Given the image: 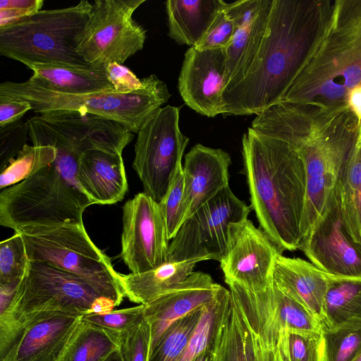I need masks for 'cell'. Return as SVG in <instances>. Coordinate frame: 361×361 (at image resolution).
<instances>
[{"label":"cell","instance_id":"obj_1","mask_svg":"<svg viewBox=\"0 0 361 361\" xmlns=\"http://www.w3.org/2000/svg\"><path fill=\"white\" fill-rule=\"evenodd\" d=\"M335 0H273L267 30L245 77L223 93L224 115L259 114L282 102L321 45Z\"/></svg>","mask_w":361,"mask_h":361},{"label":"cell","instance_id":"obj_2","mask_svg":"<svg viewBox=\"0 0 361 361\" xmlns=\"http://www.w3.org/2000/svg\"><path fill=\"white\" fill-rule=\"evenodd\" d=\"M360 122L348 106L323 109L285 102L265 109L252 122L255 130L293 146L303 161L306 195L302 240L334 194L357 142Z\"/></svg>","mask_w":361,"mask_h":361},{"label":"cell","instance_id":"obj_3","mask_svg":"<svg viewBox=\"0 0 361 361\" xmlns=\"http://www.w3.org/2000/svg\"><path fill=\"white\" fill-rule=\"evenodd\" d=\"M242 155L259 228L281 253L300 249L306 173L297 149L249 128L242 138Z\"/></svg>","mask_w":361,"mask_h":361},{"label":"cell","instance_id":"obj_4","mask_svg":"<svg viewBox=\"0 0 361 361\" xmlns=\"http://www.w3.org/2000/svg\"><path fill=\"white\" fill-rule=\"evenodd\" d=\"M46 145L56 149L54 161L0 192V224L20 234L83 224L82 214L92 204L76 177L80 157L87 149L59 140Z\"/></svg>","mask_w":361,"mask_h":361},{"label":"cell","instance_id":"obj_5","mask_svg":"<svg viewBox=\"0 0 361 361\" xmlns=\"http://www.w3.org/2000/svg\"><path fill=\"white\" fill-rule=\"evenodd\" d=\"M360 85L361 0H335L321 45L282 102L341 109L348 106L349 94Z\"/></svg>","mask_w":361,"mask_h":361},{"label":"cell","instance_id":"obj_6","mask_svg":"<svg viewBox=\"0 0 361 361\" xmlns=\"http://www.w3.org/2000/svg\"><path fill=\"white\" fill-rule=\"evenodd\" d=\"M139 90L120 93L114 89L85 94L59 92L40 84L32 77L24 82L0 84V101L23 100L37 114L75 111L116 121L137 133L170 97L166 85L152 74Z\"/></svg>","mask_w":361,"mask_h":361},{"label":"cell","instance_id":"obj_7","mask_svg":"<svg viewBox=\"0 0 361 361\" xmlns=\"http://www.w3.org/2000/svg\"><path fill=\"white\" fill-rule=\"evenodd\" d=\"M92 3L80 1L68 7L41 10L0 27V54L25 65L50 63L90 66L78 54L76 37L85 27Z\"/></svg>","mask_w":361,"mask_h":361},{"label":"cell","instance_id":"obj_8","mask_svg":"<svg viewBox=\"0 0 361 361\" xmlns=\"http://www.w3.org/2000/svg\"><path fill=\"white\" fill-rule=\"evenodd\" d=\"M100 295L78 276L46 262L29 261L8 307L0 312V348L15 342L21 324L43 313L87 314Z\"/></svg>","mask_w":361,"mask_h":361},{"label":"cell","instance_id":"obj_9","mask_svg":"<svg viewBox=\"0 0 361 361\" xmlns=\"http://www.w3.org/2000/svg\"><path fill=\"white\" fill-rule=\"evenodd\" d=\"M29 261L46 262L85 281L118 306L125 294L118 273L89 237L84 224H68L21 234Z\"/></svg>","mask_w":361,"mask_h":361},{"label":"cell","instance_id":"obj_10","mask_svg":"<svg viewBox=\"0 0 361 361\" xmlns=\"http://www.w3.org/2000/svg\"><path fill=\"white\" fill-rule=\"evenodd\" d=\"M145 0H96L76 37V50L92 67L123 64L142 49L147 31L133 15Z\"/></svg>","mask_w":361,"mask_h":361},{"label":"cell","instance_id":"obj_11","mask_svg":"<svg viewBox=\"0 0 361 361\" xmlns=\"http://www.w3.org/2000/svg\"><path fill=\"white\" fill-rule=\"evenodd\" d=\"M180 107L160 108L137 133L133 167L142 182L144 192L160 202L182 166L190 139L179 128Z\"/></svg>","mask_w":361,"mask_h":361},{"label":"cell","instance_id":"obj_12","mask_svg":"<svg viewBox=\"0 0 361 361\" xmlns=\"http://www.w3.org/2000/svg\"><path fill=\"white\" fill-rule=\"evenodd\" d=\"M251 210L230 187L224 189L185 221L169 243L168 261L220 262L226 252L229 225L247 219Z\"/></svg>","mask_w":361,"mask_h":361},{"label":"cell","instance_id":"obj_13","mask_svg":"<svg viewBox=\"0 0 361 361\" xmlns=\"http://www.w3.org/2000/svg\"><path fill=\"white\" fill-rule=\"evenodd\" d=\"M232 298L245 324L267 342L276 344L286 333L320 334L322 324L302 305L272 282L264 290L250 291L228 284Z\"/></svg>","mask_w":361,"mask_h":361},{"label":"cell","instance_id":"obj_14","mask_svg":"<svg viewBox=\"0 0 361 361\" xmlns=\"http://www.w3.org/2000/svg\"><path fill=\"white\" fill-rule=\"evenodd\" d=\"M121 257L132 274L153 269L168 261L169 239L159 202L144 192L123 207Z\"/></svg>","mask_w":361,"mask_h":361},{"label":"cell","instance_id":"obj_15","mask_svg":"<svg viewBox=\"0 0 361 361\" xmlns=\"http://www.w3.org/2000/svg\"><path fill=\"white\" fill-rule=\"evenodd\" d=\"M279 254L276 245L247 218L231 224L226 252L219 262L226 283L254 292L265 290L272 282Z\"/></svg>","mask_w":361,"mask_h":361},{"label":"cell","instance_id":"obj_16","mask_svg":"<svg viewBox=\"0 0 361 361\" xmlns=\"http://www.w3.org/2000/svg\"><path fill=\"white\" fill-rule=\"evenodd\" d=\"M299 250L327 274L361 278V245L353 240L345 226L336 190L324 214L303 238Z\"/></svg>","mask_w":361,"mask_h":361},{"label":"cell","instance_id":"obj_17","mask_svg":"<svg viewBox=\"0 0 361 361\" xmlns=\"http://www.w3.org/2000/svg\"><path fill=\"white\" fill-rule=\"evenodd\" d=\"M226 87L224 49L185 53L178 88L185 104L207 117L224 114L223 93Z\"/></svg>","mask_w":361,"mask_h":361},{"label":"cell","instance_id":"obj_18","mask_svg":"<svg viewBox=\"0 0 361 361\" xmlns=\"http://www.w3.org/2000/svg\"><path fill=\"white\" fill-rule=\"evenodd\" d=\"M81 318L60 312L30 317L21 324L15 345L0 361H61Z\"/></svg>","mask_w":361,"mask_h":361},{"label":"cell","instance_id":"obj_19","mask_svg":"<svg viewBox=\"0 0 361 361\" xmlns=\"http://www.w3.org/2000/svg\"><path fill=\"white\" fill-rule=\"evenodd\" d=\"M223 288L209 274L193 271L185 281L144 305L143 316L151 331L149 356L164 332L175 322L214 302Z\"/></svg>","mask_w":361,"mask_h":361},{"label":"cell","instance_id":"obj_20","mask_svg":"<svg viewBox=\"0 0 361 361\" xmlns=\"http://www.w3.org/2000/svg\"><path fill=\"white\" fill-rule=\"evenodd\" d=\"M231 164L228 153L202 144L194 145L185 155V220L229 187Z\"/></svg>","mask_w":361,"mask_h":361},{"label":"cell","instance_id":"obj_21","mask_svg":"<svg viewBox=\"0 0 361 361\" xmlns=\"http://www.w3.org/2000/svg\"><path fill=\"white\" fill-rule=\"evenodd\" d=\"M78 183L93 204L121 201L128 191L122 154L99 149L85 151L80 157Z\"/></svg>","mask_w":361,"mask_h":361},{"label":"cell","instance_id":"obj_22","mask_svg":"<svg viewBox=\"0 0 361 361\" xmlns=\"http://www.w3.org/2000/svg\"><path fill=\"white\" fill-rule=\"evenodd\" d=\"M275 286L305 307L322 325L328 275L300 258L276 256L272 273Z\"/></svg>","mask_w":361,"mask_h":361},{"label":"cell","instance_id":"obj_23","mask_svg":"<svg viewBox=\"0 0 361 361\" xmlns=\"http://www.w3.org/2000/svg\"><path fill=\"white\" fill-rule=\"evenodd\" d=\"M204 261L192 259L167 261L153 269L140 274L118 273L125 297L136 304L146 305L188 279L196 264Z\"/></svg>","mask_w":361,"mask_h":361},{"label":"cell","instance_id":"obj_24","mask_svg":"<svg viewBox=\"0 0 361 361\" xmlns=\"http://www.w3.org/2000/svg\"><path fill=\"white\" fill-rule=\"evenodd\" d=\"M223 0H168V35L179 44L195 47L204 36Z\"/></svg>","mask_w":361,"mask_h":361},{"label":"cell","instance_id":"obj_25","mask_svg":"<svg viewBox=\"0 0 361 361\" xmlns=\"http://www.w3.org/2000/svg\"><path fill=\"white\" fill-rule=\"evenodd\" d=\"M272 3L267 0L255 19L235 27L233 39L224 49L226 88L242 80L251 66L265 35Z\"/></svg>","mask_w":361,"mask_h":361},{"label":"cell","instance_id":"obj_26","mask_svg":"<svg viewBox=\"0 0 361 361\" xmlns=\"http://www.w3.org/2000/svg\"><path fill=\"white\" fill-rule=\"evenodd\" d=\"M31 76L44 86L62 92L85 94L114 89L105 67L78 68L50 63H31Z\"/></svg>","mask_w":361,"mask_h":361},{"label":"cell","instance_id":"obj_27","mask_svg":"<svg viewBox=\"0 0 361 361\" xmlns=\"http://www.w3.org/2000/svg\"><path fill=\"white\" fill-rule=\"evenodd\" d=\"M327 275L322 326L361 328V278Z\"/></svg>","mask_w":361,"mask_h":361},{"label":"cell","instance_id":"obj_28","mask_svg":"<svg viewBox=\"0 0 361 361\" xmlns=\"http://www.w3.org/2000/svg\"><path fill=\"white\" fill-rule=\"evenodd\" d=\"M345 226L361 245V122L355 146L343 168L336 188Z\"/></svg>","mask_w":361,"mask_h":361},{"label":"cell","instance_id":"obj_29","mask_svg":"<svg viewBox=\"0 0 361 361\" xmlns=\"http://www.w3.org/2000/svg\"><path fill=\"white\" fill-rule=\"evenodd\" d=\"M120 343L116 334L82 319L61 361H103Z\"/></svg>","mask_w":361,"mask_h":361},{"label":"cell","instance_id":"obj_30","mask_svg":"<svg viewBox=\"0 0 361 361\" xmlns=\"http://www.w3.org/2000/svg\"><path fill=\"white\" fill-rule=\"evenodd\" d=\"M56 149L49 145H26L16 158L1 170L0 189L16 185L52 163Z\"/></svg>","mask_w":361,"mask_h":361},{"label":"cell","instance_id":"obj_31","mask_svg":"<svg viewBox=\"0 0 361 361\" xmlns=\"http://www.w3.org/2000/svg\"><path fill=\"white\" fill-rule=\"evenodd\" d=\"M202 308L175 322L161 337L148 361H178L201 318Z\"/></svg>","mask_w":361,"mask_h":361},{"label":"cell","instance_id":"obj_32","mask_svg":"<svg viewBox=\"0 0 361 361\" xmlns=\"http://www.w3.org/2000/svg\"><path fill=\"white\" fill-rule=\"evenodd\" d=\"M324 361H354L361 353V328L322 326Z\"/></svg>","mask_w":361,"mask_h":361},{"label":"cell","instance_id":"obj_33","mask_svg":"<svg viewBox=\"0 0 361 361\" xmlns=\"http://www.w3.org/2000/svg\"><path fill=\"white\" fill-rule=\"evenodd\" d=\"M28 264L23 236L15 232L0 243V285L20 283Z\"/></svg>","mask_w":361,"mask_h":361},{"label":"cell","instance_id":"obj_34","mask_svg":"<svg viewBox=\"0 0 361 361\" xmlns=\"http://www.w3.org/2000/svg\"><path fill=\"white\" fill-rule=\"evenodd\" d=\"M159 204L170 240L176 235L185 221V178L183 165L176 171L166 194Z\"/></svg>","mask_w":361,"mask_h":361},{"label":"cell","instance_id":"obj_35","mask_svg":"<svg viewBox=\"0 0 361 361\" xmlns=\"http://www.w3.org/2000/svg\"><path fill=\"white\" fill-rule=\"evenodd\" d=\"M145 305L112 310L103 314H85L82 319L116 334L121 338L133 330L143 319Z\"/></svg>","mask_w":361,"mask_h":361},{"label":"cell","instance_id":"obj_36","mask_svg":"<svg viewBox=\"0 0 361 361\" xmlns=\"http://www.w3.org/2000/svg\"><path fill=\"white\" fill-rule=\"evenodd\" d=\"M219 296L214 302L203 307L201 318L178 361H193L209 347Z\"/></svg>","mask_w":361,"mask_h":361},{"label":"cell","instance_id":"obj_37","mask_svg":"<svg viewBox=\"0 0 361 361\" xmlns=\"http://www.w3.org/2000/svg\"><path fill=\"white\" fill-rule=\"evenodd\" d=\"M286 350L288 361H324V341L322 334L288 333Z\"/></svg>","mask_w":361,"mask_h":361},{"label":"cell","instance_id":"obj_38","mask_svg":"<svg viewBox=\"0 0 361 361\" xmlns=\"http://www.w3.org/2000/svg\"><path fill=\"white\" fill-rule=\"evenodd\" d=\"M235 31L234 23L225 11L223 4L222 8L195 47L200 50L226 49L231 43Z\"/></svg>","mask_w":361,"mask_h":361},{"label":"cell","instance_id":"obj_39","mask_svg":"<svg viewBox=\"0 0 361 361\" xmlns=\"http://www.w3.org/2000/svg\"><path fill=\"white\" fill-rule=\"evenodd\" d=\"M151 331L147 322L142 321L121 338L120 349L124 361H148Z\"/></svg>","mask_w":361,"mask_h":361},{"label":"cell","instance_id":"obj_40","mask_svg":"<svg viewBox=\"0 0 361 361\" xmlns=\"http://www.w3.org/2000/svg\"><path fill=\"white\" fill-rule=\"evenodd\" d=\"M29 135L28 126L21 120L0 128V169L8 165L10 161L27 145Z\"/></svg>","mask_w":361,"mask_h":361},{"label":"cell","instance_id":"obj_41","mask_svg":"<svg viewBox=\"0 0 361 361\" xmlns=\"http://www.w3.org/2000/svg\"><path fill=\"white\" fill-rule=\"evenodd\" d=\"M43 4L42 0H1L0 27L38 13Z\"/></svg>","mask_w":361,"mask_h":361},{"label":"cell","instance_id":"obj_42","mask_svg":"<svg viewBox=\"0 0 361 361\" xmlns=\"http://www.w3.org/2000/svg\"><path fill=\"white\" fill-rule=\"evenodd\" d=\"M108 80L114 90L120 93H129L145 87V80L138 78L126 66L113 62L105 66Z\"/></svg>","mask_w":361,"mask_h":361},{"label":"cell","instance_id":"obj_43","mask_svg":"<svg viewBox=\"0 0 361 361\" xmlns=\"http://www.w3.org/2000/svg\"><path fill=\"white\" fill-rule=\"evenodd\" d=\"M243 322L248 361H275V345L268 343L244 321Z\"/></svg>","mask_w":361,"mask_h":361},{"label":"cell","instance_id":"obj_44","mask_svg":"<svg viewBox=\"0 0 361 361\" xmlns=\"http://www.w3.org/2000/svg\"><path fill=\"white\" fill-rule=\"evenodd\" d=\"M30 110L31 104L23 100L0 101V128L20 121Z\"/></svg>","mask_w":361,"mask_h":361},{"label":"cell","instance_id":"obj_45","mask_svg":"<svg viewBox=\"0 0 361 361\" xmlns=\"http://www.w3.org/2000/svg\"><path fill=\"white\" fill-rule=\"evenodd\" d=\"M114 307L116 303L114 300L104 296H99L94 300L87 314H106L114 310Z\"/></svg>","mask_w":361,"mask_h":361},{"label":"cell","instance_id":"obj_46","mask_svg":"<svg viewBox=\"0 0 361 361\" xmlns=\"http://www.w3.org/2000/svg\"><path fill=\"white\" fill-rule=\"evenodd\" d=\"M275 361H288L283 341H279L274 346Z\"/></svg>","mask_w":361,"mask_h":361},{"label":"cell","instance_id":"obj_47","mask_svg":"<svg viewBox=\"0 0 361 361\" xmlns=\"http://www.w3.org/2000/svg\"><path fill=\"white\" fill-rule=\"evenodd\" d=\"M193 361H212V355L209 345V347Z\"/></svg>","mask_w":361,"mask_h":361},{"label":"cell","instance_id":"obj_48","mask_svg":"<svg viewBox=\"0 0 361 361\" xmlns=\"http://www.w3.org/2000/svg\"><path fill=\"white\" fill-rule=\"evenodd\" d=\"M103 361H124L120 348L112 352Z\"/></svg>","mask_w":361,"mask_h":361},{"label":"cell","instance_id":"obj_49","mask_svg":"<svg viewBox=\"0 0 361 361\" xmlns=\"http://www.w3.org/2000/svg\"><path fill=\"white\" fill-rule=\"evenodd\" d=\"M354 361H361V353L355 359Z\"/></svg>","mask_w":361,"mask_h":361}]
</instances>
